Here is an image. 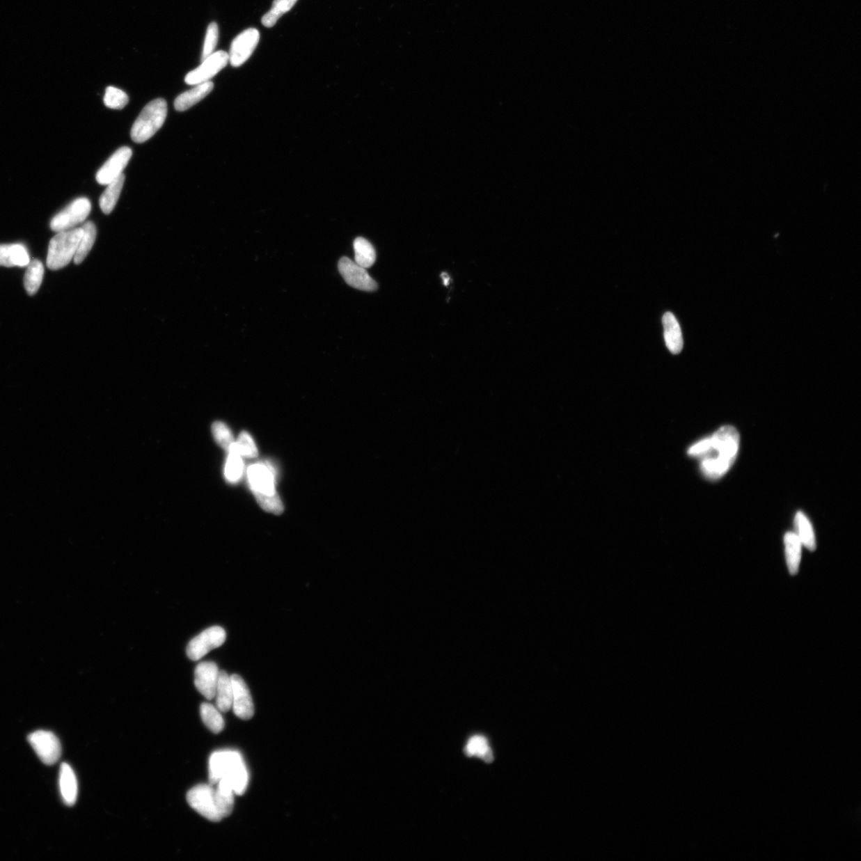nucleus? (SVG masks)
<instances>
[{
  "mask_svg": "<svg viewBox=\"0 0 861 861\" xmlns=\"http://www.w3.org/2000/svg\"><path fill=\"white\" fill-rule=\"evenodd\" d=\"M740 437L735 427L726 425L710 437L709 449L699 457L701 472L706 478L716 480L730 470L739 450Z\"/></svg>",
  "mask_w": 861,
  "mask_h": 861,
  "instance_id": "f257e3e1",
  "label": "nucleus"
},
{
  "mask_svg": "<svg viewBox=\"0 0 861 861\" xmlns=\"http://www.w3.org/2000/svg\"><path fill=\"white\" fill-rule=\"evenodd\" d=\"M222 779L229 783L237 796L245 793L249 776L244 759L236 750H219L210 758V785H217Z\"/></svg>",
  "mask_w": 861,
  "mask_h": 861,
  "instance_id": "f03ea898",
  "label": "nucleus"
},
{
  "mask_svg": "<svg viewBox=\"0 0 861 861\" xmlns=\"http://www.w3.org/2000/svg\"><path fill=\"white\" fill-rule=\"evenodd\" d=\"M248 480L254 495L264 511L281 515L283 502L275 490L274 469L270 463H257L247 470Z\"/></svg>",
  "mask_w": 861,
  "mask_h": 861,
  "instance_id": "7ed1b4c3",
  "label": "nucleus"
},
{
  "mask_svg": "<svg viewBox=\"0 0 861 861\" xmlns=\"http://www.w3.org/2000/svg\"><path fill=\"white\" fill-rule=\"evenodd\" d=\"M167 114V102L163 98L155 99L147 104L132 125V140L139 144L150 140L162 128Z\"/></svg>",
  "mask_w": 861,
  "mask_h": 861,
  "instance_id": "20e7f679",
  "label": "nucleus"
},
{
  "mask_svg": "<svg viewBox=\"0 0 861 861\" xmlns=\"http://www.w3.org/2000/svg\"><path fill=\"white\" fill-rule=\"evenodd\" d=\"M84 235L82 228L60 231L49 242L47 265L48 268L56 270L63 268L74 259Z\"/></svg>",
  "mask_w": 861,
  "mask_h": 861,
  "instance_id": "39448f33",
  "label": "nucleus"
},
{
  "mask_svg": "<svg viewBox=\"0 0 861 861\" xmlns=\"http://www.w3.org/2000/svg\"><path fill=\"white\" fill-rule=\"evenodd\" d=\"M91 211V203L87 198L76 199L52 219L51 228L55 233L73 229L84 223Z\"/></svg>",
  "mask_w": 861,
  "mask_h": 861,
  "instance_id": "423d86ee",
  "label": "nucleus"
},
{
  "mask_svg": "<svg viewBox=\"0 0 861 861\" xmlns=\"http://www.w3.org/2000/svg\"><path fill=\"white\" fill-rule=\"evenodd\" d=\"M187 802L190 807L203 818L219 822L223 819L220 815L215 798V788L212 785H199L187 793Z\"/></svg>",
  "mask_w": 861,
  "mask_h": 861,
  "instance_id": "0eeeda50",
  "label": "nucleus"
},
{
  "mask_svg": "<svg viewBox=\"0 0 861 861\" xmlns=\"http://www.w3.org/2000/svg\"><path fill=\"white\" fill-rule=\"evenodd\" d=\"M226 637L227 635L223 628H209L191 640L187 647V656L193 661L201 660L212 650L223 645Z\"/></svg>",
  "mask_w": 861,
  "mask_h": 861,
  "instance_id": "6e6552de",
  "label": "nucleus"
},
{
  "mask_svg": "<svg viewBox=\"0 0 861 861\" xmlns=\"http://www.w3.org/2000/svg\"><path fill=\"white\" fill-rule=\"evenodd\" d=\"M27 740L44 764L52 766L59 760L62 747L52 732L37 731L31 733Z\"/></svg>",
  "mask_w": 861,
  "mask_h": 861,
  "instance_id": "1a4fd4ad",
  "label": "nucleus"
},
{
  "mask_svg": "<svg viewBox=\"0 0 861 861\" xmlns=\"http://www.w3.org/2000/svg\"><path fill=\"white\" fill-rule=\"evenodd\" d=\"M229 63L228 53L224 51L215 52L205 59L197 68L192 70L185 77L187 85L196 86L209 82L219 73Z\"/></svg>",
  "mask_w": 861,
  "mask_h": 861,
  "instance_id": "9d476101",
  "label": "nucleus"
},
{
  "mask_svg": "<svg viewBox=\"0 0 861 861\" xmlns=\"http://www.w3.org/2000/svg\"><path fill=\"white\" fill-rule=\"evenodd\" d=\"M339 270L342 277L353 288L372 292L378 290L376 281L371 278L366 268L359 266L347 257H342L339 263Z\"/></svg>",
  "mask_w": 861,
  "mask_h": 861,
  "instance_id": "9b49d317",
  "label": "nucleus"
},
{
  "mask_svg": "<svg viewBox=\"0 0 861 861\" xmlns=\"http://www.w3.org/2000/svg\"><path fill=\"white\" fill-rule=\"evenodd\" d=\"M261 38L258 30L249 29L240 33L231 42L229 62L234 68L245 64L255 51Z\"/></svg>",
  "mask_w": 861,
  "mask_h": 861,
  "instance_id": "f8f14e48",
  "label": "nucleus"
},
{
  "mask_svg": "<svg viewBox=\"0 0 861 861\" xmlns=\"http://www.w3.org/2000/svg\"><path fill=\"white\" fill-rule=\"evenodd\" d=\"M132 152L129 147H121L110 157L98 171L96 180L99 185H108L123 174V170L129 164Z\"/></svg>",
  "mask_w": 861,
  "mask_h": 861,
  "instance_id": "ddd939ff",
  "label": "nucleus"
},
{
  "mask_svg": "<svg viewBox=\"0 0 861 861\" xmlns=\"http://www.w3.org/2000/svg\"><path fill=\"white\" fill-rule=\"evenodd\" d=\"M219 674L218 666L212 661L202 662L196 667V688L208 700L215 697Z\"/></svg>",
  "mask_w": 861,
  "mask_h": 861,
  "instance_id": "4468645a",
  "label": "nucleus"
},
{
  "mask_svg": "<svg viewBox=\"0 0 861 861\" xmlns=\"http://www.w3.org/2000/svg\"><path fill=\"white\" fill-rule=\"evenodd\" d=\"M233 687V709L234 713L240 719L248 720L251 719L255 712L253 700L249 689L244 680L239 675L231 676Z\"/></svg>",
  "mask_w": 861,
  "mask_h": 861,
  "instance_id": "2eb2a0df",
  "label": "nucleus"
},
{
  "mask_svg": "<svg viewBox=\"0 0 861 861\" xmlns=\"http://www.w3.org/2000/svg\"><path fill=\"white\" fill-rule=\"evenodd\" d=\"M213 88L214 84L211 81L196 85L192 89L181 93L175 99V109L180 112L185 111L206 98L212 91Z\"/></svg>",
  "mask_w": 861,
  "mask_h": 861,
  "instance_id": "dca6fc26",
  "label": "nucleus"
},
{
  "mask_svg": "<svg viewBox=\"0 0 861 861\" xmlns=\"http://www.w3.org/2000/svg\"><path fill=\"white\" fill-rule=\"evenodd\" d=\"M59 786L65 804L68 807L74 805L78 797V782L73 769L68 764L63 763L61 766Z\"/></svg>",
  "mask_w": 861,
  "mask_h": 861,
  "instance_id": "f3484780",
  "label": "nucleus"
},
{
  "mask_svg": "<svg viewBox=\"0 0 861 861\" xmlns=\"http://www.w3.org/2000/svg\"><path fill=\"white\" fill-rule=\"evenodd\" d=\"M665 339L667 349L673 355L680 353L683 347V340L680 324L677 319L670 312H667L663 317Z\"/></svg>",
  "mask_w": 861,
  "mask_h": 861,
  "instance_id": "a211bd4d",
  "label": "nucleus"
},
{
  "mask_svg": "<svg viewBox=\"0 0 861 861\" xmlns=\"http://www.w3.org/2000/svg\"><path fill=\"white\" fill-rule=\"evenodd\" d=\"M30 257L26 247L22 245H0V266L8 267H26Z\"/></svg>",
  "mask_w": 861,
  "mask_h": 861,
  "instance_id": "6ab92c4d",
  "label": "nucleus"
},
{
  "mask_svg": "<svg viewBox=\"0 0 861 861\" xmlns=\"http://www.w3.org/2000/svg\"><path fill=\"white\" fill-rule=\"evenodd\" d=\"M784 543L789 572L791 575H796L801 563L802 544L794 532L786 534Z\"/></svg>",
  "mask_w": 861,
  "mask_h": 861,
  "instance_id": "aec40b11",
  "label": "nucleus"
},
{
  "mask_svg": "<svg viewBox=\"0 0 861 861\" xmlns=\"http://www.w3.org/2000/svg\"><path fill=\"white\" fill-rule=\"evenodd\" d=\"M217 708L220 712H228L233 708V687L231 678L227 672L219 671L217 693Z\"/></svg>",
  "mask_w": 861,
  "mask_h": 861,
  "instance_id": "412c9836",
  "label": "nucleus"
},
{
  "mask_svg": "<svg viewBox=\"0 0 861 861\" xmlns=\"http://www.w3.org/2000/svg\"><path fill=\"white\" fill-rule=\"evenodd\" d=\"M215 788V802L222 818H227L233 813L234 809V791L229 783L224 779L219 780Z\"/></svg>",
  "mask_w": 861,
  "mask_h": 861,
  "instance_id": "4be33fe9",
  "label": "nucleus"
},
{
  "mask_svg": "<svg viewBox=\"0 0 861 861\" xmlns=\"http://www.w3.org/2000/svg\"><path fill=\"white\" fill-rule=\"evenodd\" d=\"M796 535L802 545L810 551H814L816 548L815 534L812 524L809 518L802 511H798L794 518Z\"/></svg>",
  "mask_w": 861,
  "mask_h": 861,
  "instance_id": "5701e85b",
  "label": "nucleus"
},
{
  "mask_svg": "<svg viewBox=\"0 0 861 861\" xmlns=\"http://www.w3.org/2000/svg\"><path fill=\"white\" fill-rule=\"evenodd\" d=\"M125 183V175L121 174L119 178L114 180L107 185L106 190L102 193L100 199H99V204L102 211L107 215L113 212L116 204H117L120 197L121 190L123 189Z\"/></svg>",
  "mask_w": 861,
  "mask_h": 861,
  "instance_id": "b1692460",
  "label": "nucleus"
},
{
  "mask_svg": "<svg viewBox=\"0 0 861 861\" xmlns=\"http://www.w3.org/2000/svg\"><path fill=\"white\" fill-rule=\"evenodd\" d=\"M355 263L364 268H369L376 262L377 254L371 242L358 237L353 242Z\"/></svg>",
  "mask_w": 861,
  "mask_h": 861,
  "instance_id": "393cba45",
  "label": "nucleus"
},
{
  "mask_svg": "<svg viewBox=\"0 0 861 861\" xmlns=\"http://www.w3.org/2000/svg\"><path fill=\"white\" fill-rule=\"evenodd\" d=\"M84 229V235L79 242L78 250L75 254L74 262L79 265L84 261V259L88 256V254L91 251L93 245H95L97 236V229L95 224L91 222H86L82 226Z\"/></svg>",
  "mask_w": 861,
  "mask_h": 861,
  "instance_id": "a878e982",
  "label": "nucleus"
},
{
  "mask_svg": "<svg viewBox=\"0 0 861 861\" xmlns=\"http://www.w3.org/2000/svg\"><path fill=\"white\" fill-rule=\"evenodd\" d=\"M229 454L224 469L226 479L231 483L239 481L244 472V461L235 443L228 450Z\"/></svg>",
  "mask_w": 861,
  "mask_h": 861,
  "instance_id": "bb28decb",
  "label": "nucleus"
},
{
  "mask_svg": "<svg viewBox=\"0 0 861 861\" xmlns=\"http://www.w3.org/2000/svg\"><path fill=\"white\" fill-rule=\"evenodd\" d=\"M465 754L469 757L477 756L488 763L494 761L492 750L489 747L487 738L483 736H476L471 738L467 744Z\"/></svg>",
  "mask_w": 861,
  "mask_h": 861,
  "instance_id": "cd10ccee",
  "label": "nucleus"
},
{
  "mask_svg": "<svg viewBox=\"0 0 861 861\" xmlns=\"http://www.w3.org/2000/svg\"><path fill=\"white\" fill-rule=\"evenodd\" d=\"M44 274L42 262L33 261L29 264L24 276L25 289L29 295H34L40 289Z\"/></svg>",
  "mask_w": 861,
  "mask_h": 861,
  "instance_id": "c85d7f7f",
  "label": "nucleus"
},
{
  "mask_svg": "<svg viewBox=\"0 0 861 861\" xmlns=\"http://www.w3.org/2000/svg\"><path fill=\"white\" fill-rule=\"evenodd\" d=\"M201 715L203 724L214 734H219L224 729V720L220 711L210 704H202Z\"/></svg>",
  "mask_w": 861,
  "mask_h": 861,
  "instance_id": "c756f323",
  "label": "nucleus"
},
{
  "mask_svg": "<svg viewBox=\"0 0 861 861\" xmlns=\"http://www.w3.org/2000/svg\"><path fill=\"white\" fill-rule=\"evenodd\" d=\"M297 1V0H274L272 9L262 18V24L266 27H272L281 16L288 13L295 6Z\"/></svg>",
  "mask_w": 861,
  "mask_h": 861,
  "instance_id": "7c9ffc66",
  "label": "nucleus"
},
{
  "mask_svg": "<svg viewBox=\"0 0 861 861\" xmlns=\"http://www.w3.org/2000/svg\"><path fill=\"white\" fill-rule=\"evenodd\" d=\"M129 103V96L123 91L114 86L107 88L104 104L108 108L123 109Z\"/></svg>",
  "mask_w": 861,
  "mask_h": 861,
  "instance_id": "2f4dec72",
  "label": "nucleus"
},
{
  "mask_svg": "<svg viewBox=\"0 0 861 861\" xmlns=\"http://www.w3.org/2000/svg\"><path fill=\"white\" fill-rule=\"evenodd\" d=\"M212 433L215 440L224 449L228 451L234 442L233 434L227 425L222 422H215L212 425Z\"/></svg>",
  "mask_w": 861,
  "mask_h": 861,
  "instance_id": "473e14b6",
  "label": "nucleus"
},
{
  "mask_svg": "<svg viewBox=\"0 0 861 861\" xmlns=\"http://www.w3.org/2000/svg\"><path fill=\"white\" fill-rule=\"evenodd\" d=\"M219 40V26L217 23H211L208 25L205 40L203 42L201 60L205 59L210 55L215 52V47L217 46Z\"/></svg>",
  "mask_w": 861,
  "mask_h": 861,
  "instance_id": "72a5a7b5",
  "label": "nucleus"
},
{
  "mask_svg": "<svg viewBox=\"0 0 861 861\" xmlns=\"http://www.w3.org/2000/svg\"><path fill=\"white\" fill-rule=\"evenodd\" d=\"M235 444L242 456L247 458H256L258 456V452L256 445L254 443L250 434L246 432L241 433L238 441Z\"/></svg>",
  "mask_w": 861,
  "mask_h": 861,
  "instance_id": "f704fd0d",
  "label": "nucleus"
}]
</instances>
